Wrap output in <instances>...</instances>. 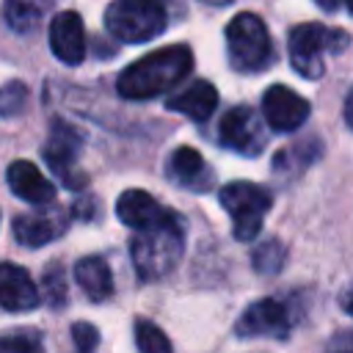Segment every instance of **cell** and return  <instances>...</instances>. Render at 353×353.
Here are the masks:
<instances>
[{"instance_id": "obj_2", "label": "cell", "mask_w": 353, "mask_h": 353, "mask_svg": "<svg viewBox=\"0 0 353 353\" xmlns=\"http://www.w3.org/2000/svg\"><path fill=\"white\" fill-rule=\"evenodd\" d=\"M182 251H185V226L176 212L157 226L135 232V237L130 240V256L135 273L143 281H157L168 276L179 265Z\"/></svg>"}, {"instance_id": "obj_6", "label": "cell", "mask_w": 353, "mask_h": 353, "mask_svg": "<svg viewBox=\"0 0 353 353\" xmlns=\"http://www.w3.org/2000/svg\"><path fill=\"white\" fill-rule=\"evenodd\" d=\"M221 207L229 212L232 218V232L240 243H248L259 234L262 229V218L268 215L273 199L270 193L256 185V182H226L218 193Z\"/></svg>"}, {"instance_id": "obj_15", "label": "cell", "mask_w": 353, "mask_h": 353, "mask_svg": "<svg viewBox=\"0 0 353 353\" xmlns=\"http://www.w3.org/2000/svg\"><path fill=\"white\" fill-rule=\"evenodd\" d=\"M6 179H8V188L14 196L30 201V204H52L55 201V185L30 163V160H14L6 171Z\"/></svg>"}, {"instance_id": "obj_26", "label": "cell", "mask_w": 353, "mask_h": 353, "mask_svg": "<svg viewBox=\"0 0 353 353\" xmlns=\"http://www.w3.org/2000/svg\"><path fill=\"white\" fill-rule=\"evenodd\" d=\"M353 350V342H350V331H339L331 345H328V353H350Z\"/></svg>"}, {"instance_id": "obj_21", "label": "cell", "mask_w": 353, "mask_h": 353, "mask_svg": "<svg viewBox=\"0 0 353 353\" xmlns=\"http://www.w3.org/2000/svg\"><path fill=\"white\" fill-rule=\"evenodd\" d=\"M135 345L138 353H171V342L160 325L152 320H135Z\"/></svg>"}, {"instance_id": "obj_17", "label": "cell", "mask_w": 353, "mask_h": 353, "mask_svg": "<svg viewBox=\"0 0 353 353\" xmlns=\"http://www.w3.org/2000/svg\"><path fill=\"white\" fill-rule=\"evenodd\" d=\"M165 108L174 110V113H182V116H188L193 121H204L218 108V91L212 88L210 80H196L185 91L168 97L165 99Z\"/></svg>"}, {"instance_id": "obj_10", "label": "cell", "mask_w": 353, "mask_h": 353, "mask_svg": "<svg viewBox=\"0 0 353 353\" xmlns=\"http://www.w3.org/2000/svg\"><path fill=\"white\" fill-rule=\"evenodd\" d=\"M309 102L290 85L273 83L262 94V116L273 132H295L309 119Z\"/></svg>"}, {"instance_id": "obj_23", "label": "cell", "mask_w": 353, "mask_h": 353, "mask_svg": "<svg viewBox=\"0 0 353 353\" xmlns=\"http://www.w3.org/2000/svg\"><path fill=\"white\" fill-rule=\"evenodd\" d=\"M44 298L50 301L52 309H61L69 301V290H66V273L58 262H52L44 270Z\"/></svg>"}, {"instance_id": "obj_18", "label": "cell", "mask_w": 353, "mask_h": 353, "mask_svg": "<svg viewBox=\"0 0 353 353\" xmlns=\"http://www.w3.org/2000/svg\"><path fill=\"white\" fill-rule=\"evenodd\" d=\"M74 279L80 290L88 295V301L102 303L113 295V273L102 256H83L74 265Z\"/></svg>"}, {"instance_id": "obj_7", "label": "cell", "mask_w": 353, "mask_h": 353, "mask_svg": "<svg viewBox=\"0 0 353 353\" xmlns=\"http://www.w3.org/2000/svg\"><path fill=\"white\" fill-rule=\"evenodd\" d=\"M80 152H83V135L66 121L55 119L41 154H44L47 168L72 190L85 188V171L80 168Z\"/></svg>"}, {"instance_id": "obj_5", "label": "cell", "mask_w": 353, "mask_h": 353, "mask_svg": "<svg viewBox=\"0 0 353 353\" xmlns=\"http://www.w3.org/2000/svg\"><path fill=\"white\" fill-rule=\"evenodd\" d=\"M163 0H113L105 11V30L124 44L152 41L165 30Z\"/></svg>"}, {"instance_id": "obj_13", "label": "cell", "mask_w": 353, "mask_h": 353, "mask_svg": "<svg viewBox=\"0 0 353 353\" xmlns=\"http://www.w3.org/2000/svg\"><path fill=\"white\" fill-rule=\"evenodd\" d=\"M116 215H119V221H121L124 226L141 232V229H149V226H157V223L168 221V218L174 215V210L163 207L152 193L132 188V190H124V193L119 196V201H116Z\"/></svg>"}, {"instance_id": "obj_28", "label": "cell", "mask_w": 353, "mask_h": 353, "mask_svg": "<svg viewBox=\"0 0 353 353\" xmlns=\"http://www.w3.org/2000/svg\"><path fill=\"white\" fill-rule=\"evenodd\" d=\"M204 3H210V6H226V3H232V0H204Z\"/></svg>"}, {"instance_id": "obj_14", "label": "cell", "mask_w": 353, "mask_h": 353, "mask_svg": "<svg viewBox=\"0 0 353 353\" xmlns=\"http://www.w3.org/2000/svg\"><path fill=\"white\" fill-rule=\"evenodd\" d=\"M41 301L30 273L14 262H0V306L6 312H30Z\"/></svg>"}, {"instance_id": "obj_25", "label": "cell", "mask_w": 353, "mask_h": 353, "mask_svg": "<svg viewBox=\"0 0 353 353\" xmlns=\"http://www.w3.org/2000/svg\"><path fill=\"white\" fill-rule=\"evenodd\" d=\"M72 342H74V353H94L97 342H99V331L91 323H74L72 325Z\"/></svg>"}, {"instance_id": "obj_9", "label": "cell", "mask_w": 353, "mask_h": 353, "mask_svg": "<svg viewBox=\"0 0 353 353\" xmlns=\"http://www.w3.org/2000/svg\"><path fill=\"white\" fill-rule=\"evenodd\" d=\"M218 143L232 152H240L245 157H256L265 146V135H262L256 113L245 105L226 110L218 124Z\"/></svg>"}, {"instance_id": "obj_4", "label": "cell", "mask_w": 353, "mask_h": 353, "mask_svg": "<svg viewBox=\"0 0 353 353\" xmlns=\"http://www.w3.org/2000/svg\"><path fill=\"white\" fill-rule=\"evenodd\" d=\"M290 41V61L295 72L306 80H317L325 72V52H342L350 44V36L339 28H325L320 22L295 25L287 36Z\"/></svg>"}, {"instance_id": "obj_22", "label": "cell", "mask_w": 353, "mask_h": 353, "mask_svg": "<svg viewBox=\"0 0 353 353\" xmlns=\"http://www.w3.org/2000/svg\"><path fill=\"white\" fill-rule=\"evenodd\" d=\"M25 105H28V85L22 80H8L0 88V116L14 119L25 110Z\"/></svg>"}, {"instance_id": "obj_3", "label": "cell", "mask_w": 353, "mask_h": 353, "mask_svg": "<svg viewBox=\"0 0 353 353\" xmlns=\"http://www.w3.org/2000/svg\"><path fill=\"white\" fill-rule=\"evenodd\" d=\"M226 58L234 72L256 74L273 63V41L270 33L254 11L237 14L226 25Z\"/></svg>"}, {"instance_id": "obj_24", "label": "cell", "mask_w": 353, "mask_h": 353, "mask_svg": "<svg viewBox=\"0 0 353 353\" xmlns=\"http://www.w3.org/2000/svg\"><path fill=\"white\" fill-rule=\"evenodd\" d=\"M0 353H44L41 342L30 331H14L0 336Z\"/></svg>"}, {"instance_id": "obj_16", "label": "cell", "mask_w": 353, "mask_h": 353, "mask_svg": "<svg viewBox=\"0 0 353 353\" xmlns=\"http://www.w3.org/2000/svg\"><path fill=\"white\" fill-rule=\"evenodd\" d=\"M165 171H168V179L171 182L182 185L188 190H207L210 182H212V171H210L207 160L193 146H176L168 154Z\"/></svg>"}, {"instance_id": "obj_8", "label": "cell", "mask_w": 353, "mask_h": 353, "mask_svg": "<svg viewBox=\"0 0 353 353\" xmlns=\"http://www.w3.org/2000/svg\"><path fill=\"white\" fill-rule=\"evenodd\" d=\"M292 303L284 298H259L254 301L240 320L234 323V334L237 336H273V339H287L292 334Z\"/></svg>"}, {"instance_id": "obj_1", "label": "cell", "mask_w": 353, "mask_h": 353, "mask_svg": "<svg viewBox=\"0 0 353 353\" xmlns=\"http://www.w3.org/2000/svg\"><path fill=\"white\" fill-rule=\"evenodd\" d=\"M190 69L193 50L188 44H168L124 66L116 77V91L124 99H154L176 88L190 74Z\"/></svg>"}, {"instance_id": "obj_20", "label": "cell", "mask_w": 353, "mask_h": 353, "mask_svg": "<svg viewBox=\"0 0 353 353\" xmlns=\"http://www.w3.org/2000/svg\"><path fill=\"white\" fill-rule=\"evenodd\" d=\"M284 259H287V248H284L276 237H270V240L259 243V245L254 248V254H251L254 270H256V273H262V276H276V273L281 270Z\"/></svg>"}, {"instance_id": "obj_19", "label": "cell", "mask_w": 353, "mask_h": 353, "mask_svg": "<svg viewBox=\"0 0 353 353\" xmlns=\"http://www.w3.org/2000/svg\"><path fill=\"white\" fill-rule=\"evenodd\" d=\"M50 6H52V0H6L3 3V17H6L11 30L30 33L44 22Z\"/></svg>"}, {"instance_id": "obj_12", "label": "cell", "mask_w": 353, "mask_h": 353, "mask_svg": "<svg viewBox=\"0 0 353 353\" xmlns=\"http://www.w3.org/2000/svg\"><path fill=\"white\" fill-rule=\"evenodd\" d=\"M50 47L52 55L66 63L77 66L85 58V28L77 11H58L50 22Z\"/></svg>"}, {"instance_id": "obj_11", "label": "cell", "mask_w": 353, "mask_h": 353, "mask_svg": "<svg viewBox=\"0 0 353 353\" xmlns=\"http://www.w3.org/2000/svg\"><path fill=\"white\" fill-rule=\"evenodd\" d=\"M69 226V215L52 204H47V210H36V212H22L14 218L11 229L17 243L28 245V248H39L47 245L52 240H58Z\"/></svg>"}, {"instance_id": "obj_27", "label": "cell", "mask_w": 353, "mask_h": 353, "mask_svg": "<svg viewBox=\"0 0 353 353\" xmlns=\"http://www.w3.org/2000/svg\"><path fill=\"white\" fill-rule=\"evenodd\" d=\"M323 11H336V8H342L345 6V0H314Z\"/></svg>"}]
</instances>
